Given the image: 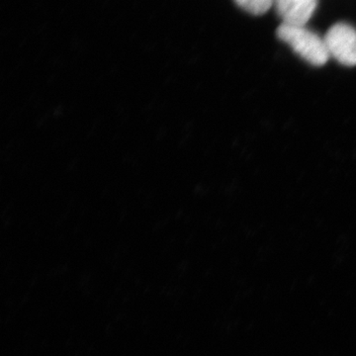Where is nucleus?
Segmentation results:
<instances>
[{
	"label": "nucleus",
	"instance_id": "20e7f679",
	"mask_svg": "<svg viewBox=\"0 0 356 356\" xmlns=\"http://www.w3.org/2000/svg\"><path fill=\"white\" fill-rule=\"evenodd\" d=\"M236 4L254 15H261L275 3V0H235Z\"/></svg>",
	"mask_w": 356,
	"mask_h": 356
},
{
	"label": "nucleus",
	"instance_id": "f257e3e1",
	"mask_svg": "<svg viewBox=\"0 0 356 356\" xmlns=\"http://www.w3.org/2000/svg\"><path fill=\"white\" fill-rule=\"evenodd\" d=\"M281 41L289 44L295 53L309 64L321 67L327 64L330 58L325 39L321 38L306 26L281 24L277 29Z\"/></svg>",
	"mask_w": 356,
	"mask_h": 356
},
{
	"label": "nucleus",
	"instance_id": "f03ea898",
	"mask_svg": "<svg viewBox=\"0 0 356 356\" xmlns=\"http://www.w3.org/2000/svg\"><path fill=\"white\" fill-rule=\"evenodd\" d=\"M330 57L348 67L356 65V30L346 23L330 28L325 37Z\"/></svg>",
	"mask_w": 356,
	"mask_h": 356
},
{
	"label": "nucleus",
	"instance_id": "7ed1b4c3",
	"mask_svg": "<svg viewBox=\"0 0 356 356\" xmlns=\"http://www.w3.org/2000/svg\"><path fill=\"white\" fill-rule=\"evenodd\" d=\"M276 11L283 24L306 26L318 6V0H275Z\"/></svg>",
	"mask_w": 356,
	"mask_h": 356
}]
</instances>
